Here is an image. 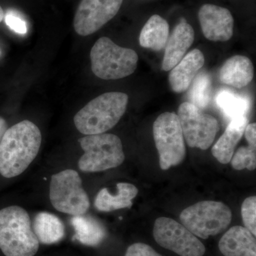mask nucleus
<instances>
[{"instance_id": "f257e3e1", "label": "nucleus", "mask_w": 256, "mask_h": 256, "mask_svg": "<svg viewBox=\"0 0 256 256\" xmlns=\"http://www.w3.org/2000/svg\"><path fill=\"white\" fill-rule=\"evenodd\" d=\"M42 133L28 120L8 128L0 142V174L13 178L22 174L40 152Z\"/></svg>"}, {"instance_id": "f03ea898", "label": "nucleus", "mask_w": 256, "mask_h": 256, "mask_svg": "<svg viewBox=\"0 0 256 256\" xmlns=\"http://www.w3.org/2000/svg\"><path fill=\"white\" fill-rule=\"evenodd\" d=\"M128 104L127 94L106 92L80 109L74 116V124L85 136L105 133L119 122L127 110Z\"/></svg>"}, {"instance_id": "7ed1b4c3", "label": "nucleus", "mask_w": 256, "mask_h": 256, "mask_svg": "<svg viewBox=\"0 0 256 256\" xmlns=\"http://www.w3.org/2000/svg\"><path fill=\"white\" fill-rule=\"evenodd\" d=\"M40 244L24 208L10 206L0 210V250L5 256H34Z\"/></svg>"}, {"instance_id": "20e7f679", "label": "nucleus", "mask_w": 256, "mask_h": 256, "mask_svg": "<svg viewBox=\"0 0 256 256\" xmlns=\"http://www.w3.org/2000/svg\"><path fill=\"white\" fill-rule=\"evenodd\" d=\"M92 72L104 80L126 78L134 73L138 56L134 50L116 44L110 38L101 37L90 50Z\"/></svg>"}, {"instance_id": "39448f33", "label": "nucleus", "mask_w": 256, "mask_h": 256, "mask_svg": "<svg viewBox=\"0 0 256 256\" xmlns=\"http://www.w3.org/2000/svg\"><path fill=\"white\" fill-rule=\"evenodd\" d=\"M84 154L78 161L82 172H99L118 168L124 163L122 142L114 134H92L78 140Z\"/></svg>"}, {"instance_id": "423d86ee", "label": "nucleus", "mask_w": 256, "mask_h": 256, "mask_svg": "<svg viewBox=\"0 0 256 256\" xmlns=\"http://www.w3.org/2000/svg\"><path fill=\"white\" fill-rule=\"evenodd\" d=\"M180 218L182 224L194 235L207 239L228 228L232 222V212L222 202L202 201L183 210Z\"/></svg>"}, {"instance_id": "0eeeda50", "label": "nucleus", "mask_w": 256, "mask_h": 256, "mask_svg": "<svg viewBox=\"0 0 256 256\" xmlns=\"http://www.w3.org/2000/svg\"><path fill=\"white\" fill-rule=\"evenodd\" d=\"M50 198L56 210L73 216L85 214L90 207L80 175L74 170H64L52 175Z\"/></svg>"}, {"instance_id": "6e6552de", "label": "nucleus", "mask_w": 256, "mask_h": 256, "mask_svg": "<svg viewBox=\"0 0 256 256\" xmlns=\"http://www.w3.org/2000/svg\"><path fill=\"white\" fill-rule=\"evenodd\" d=\"M153 136L162 170L181 164L186 156L184 138L178 114H160L153 124Z\"/></svg>"}, {"instance_id": "1a4fd4ad", "label": "nucleus", "mask_w": 256, "mask_h": 256, "mask_svg": "<svg viewBox=\"0 0 256 256\" xmlns=\"http://www.w3.org/2000/svg\"><path fill=\"white\" fill-rule=\"evenodd\" d=\"M178 116L188 146L203 150L208 149L220 130L217 120L188 102L180 105Z\"/></svg>"}, {"instance_id": "9d476101", "label": "nucleus", "mask_w": 256, "mask_h": 256, "mask_svg": "<svg viewBox=\"0 0 256 256\" xmlns=\"http://www.w3.org/2000/svg\"><path fill=\"white\" fill-rule=\"evenodd\" d=\"M153 236L160 246L180 256H203L204 245L183 224L176 220L160 217L153 228Z\"/></svg>"}, {"instance_id": "9b49d317", "label": "nucleus", "mask_w": 256, "mask_h": 256, "mask_svg": "<svg viewBox=\"0 0 256 256\" xmlns=\"http://www.w3.org/2000/svg\"><path fill=\"white\" fill-rule=\"evenodd\" d=\"M124 0H82L74 18V28L80 36L98 31L118 14Z\"/></svg>"}, {"instance_id": "f8f14e48", "label": "nucleus", "mask_w": 256, "mask_h": 256, "mask_svg": "<svg viewBox=\"0 0 256 256\" xmlns=\"http://www.w3.org/2000/svg\"><path fill=\"white\" fill-rule=\"evenodd\" d=\"M198 20L204 35L210 41L226 42L233 36L234 20L226 8L203 5L198 11Z\"/></svg>"}, {"instance_id": "ddd939ff", "label": "nucleus", "mask_w": 256, "mask_h": 256, "mask_svg": "<svg viewBox=\"0 0 256 256\" xmlns=\"http://www.w3.org/2000/svg\"><path fill=\"white\" fill-rule=\"evenodd\" d=\"M194 41V31L185 20L175 28L165 48L162 68L164 72L171 70L185 56Z\"/></svg>"}, {"instance_id": "4468645a", "label": "nucleus", "mask_w": 256, "mask_h": 256, "mask_svg": "<svg viewBox=\"0 0 256 256\" xmlns=\"http://www.w3.org/2000/svg\"><path fill=\"white\" fill-rule=\"evenodd\" d=\"M204 64V56L201 50H194L188 52L170 72L169 82L172 90L178 94L186 92Z\"/></svg>"}, {"instance_id": "2eb2a0df", "label": "nucleus", "mask_w": 256, "mask_h": 256, "mask_svg": "<svg viewBox=\"0 0 256 256\" xmlns=\"http://www.w3.org/2000/svg\"><path fill=\"white\" fill-rule=\"evenodd\" d=\"M218 248L224 256H256V236L245 227L233 226L220 238Z\"/></svg>"}, {"instance_id": "dca6fc26", "label": "nucleus", "mask_w": 256, "mask_h": 256, "mask_svg": "<svg viewBox=\"0 0 256 256\" xmlns=\"http://www.w3.org/2000/svg\"><path fill=\"white\" fill-rule=\"evenodd\" d=\"M254 76L252 60L244 56H234L224 62L220 70V82L236 88H242L252 82Z\"/></svg>"}, {"instance_id": "f3484780", "label": "nucleus", "mask_w": 256, "mask_h": 256, "mask_svg": "<svg viewBox=\"0 0 256 256\" xmlns=\"http://www.w3.org/2000/svg\"><path fill=\"white\" fill-rule=\"evenodd\" d=\"M248 122L247 116L232 120L225 132L214 146L212 154L222 164L230 162L236 146L242 139Z\"/></svg>"}, {"instance_id": "a211bd4d", "label": "nucleus", "mask_w": 256, "mask_h": 256, "mask_svg": "<svg viewBox=\"0 0 256 256\" xmlns=\"http://www.w3.org/2000/svg\"><path fill=\"white\" fill-rule=\"evenodd\" d=\"M117 194L112 195L108 188H104L98 193L94 206L102 212H110L121 208H131L132 200L138 194V188L132 184L121 182L117 184Z\"/></svg>"}, {"instance_id": "6ab92c4d", "label": "nucleus", "mask_w": 256, "mask_h": 256, "mask_svg": "<svg viewBox=\"0 0 256 256\" xmlns=\"http://www.w3.org/2000/svg\"><path fill=\"white\" fill-rule=\"evenodd\" d=\"M75 230L74 240L88 246H97L105 240L106 229L104 224L92 216H75L70 220Z\"/></svg>"}, {"instance_id": "aec40b11", "label": "nucleus", "mask_w": 256, "mask_h": 256, "mask_svg": "<svg viewBox=\"0 0 256 256\" xmlns=\"http://www.w3.org/2000/svg\"><path fill=\"white\" fill-rule=\"evenodd\" d=\"M40 242L45 245L56 244L65 236V226L56 216L48 212L37 214L32 226Z\"/></svg>"}, {"instance_id": "412c9836", "label": "nucleus", "mask_w": 256, "mask_h": 256, "mask_svg": "<svg viewBox=\"0 0 256 256\" xmlns=\"http://www.w3.org/2000/svg\"><path fill=\"white\" fill-rule=\"evenodd\" d=\"M169 35L170 28L168 22L160 15H152L140 32V44L144 48L160 50L166 46Z\"/></svg>"}, {"instance_id": "4be33fe9", "label": "nucleus", "mask_w": 256, "mask_h": 256, "mask_svg": "<svg viewBox=\"0 0 256 256\" xmlns=\"http://www.w3.org/2000/svg\"><path fill=\"white\" fill-rule=\"evenodd\" d=\"M216 104L224 116L230 120L247 116L250 109V101L246 96L239 95L227 89L218 92Z\"/></svg>"}, {"instance_id": "5701e85b", "label": "nucleus", "mask_w": 256, "mask_h": 256, "mask_svg": "<svg viewBox=\"0 0 256 256\" xmlns=\"http://www.w3.org/2000/svg\"><path fill=\"white\" fill-rule=\"evenodd\" d=\"M210 85L208 74L205 72L198 74L190 92V102L200 109L206 108L210 102Z\"/></svg>"}, {"instance_id": "b1692460", "label": "nucleus", "mask_w": 256, "mask_h": 256, "mask_svg": "<svg viewBox=\"0 0 256 256\" xmlns=\"http://www.w3.org/2000/svg\"><path fill=\"white\" fill-rule=\"evenodd\" d=\"M230 164L236 170H256V144H248L246 146L239 148L232 156Z\"/></svg>"}, {"instance_id": "393cba45", "label": "nucleus", "mask_w": 256, "mask_h": 256, "mask_svg": "<svg viewBox=\"0 0 256 256\" xmlns=\"http://www.w3.org/2000/svg\"><path fill=\"white\" fill-rule=\"evenodd\" d=\"M242 215L245 228L256 236V197H248L244 200L242 206Z\"/></svg>"}, {"instance_id": "a878e982", "label": "nucleus", "mask_w": 256, "mask_h": 256, "mask_svg": "<svg viewBox=\"0 0 256 256\" xmlns=\"http://www.w3.org/2000/svg\"><path fill=\"white\" fill-rule=\"evenodd\" d=\"M124 256H162L149 245L136 242L128 248Z\"/></svg>"}, {"instance_id": "bb28decb", "label": "nucleus", "mask_w": 256, "mask_h": 256, "mask_svg": "<svg viewBox=\"0 0 256 256\" xmlns=\"http://www.w3.org/2000/svg\"><path fill=\"white\" fill-rule=\"evenodd\" d=\"M5 23L12 31L20 34H25L28 32L26 23L22 18L12 12L4 15Z\"/></svg>"}, {"instance_id": "cd10ccee", "label": "nucleus", "mask_w": 256, "mask_h": 256, "mask_svg": "<svg viewBox=\"0 0 256 256\" xmlns=\"http://www.w3.org/2000/svg\"><path fill=\"white\" fill-rule=\"evenodd\" d=\"M245 136L248 144H256V124H247L246 128Z\"/></svg>"}, {"instance_id": "c85d7f7f", "label": "nucleus", "mask_w": 256, "mask_h": 256, "mask_svg": "<svg viewBox=\"0 0 256 256\" xmlns=\"http://www.w3.org/2000/svg\"><path fill=\"white\" fill-rule=\"evenodd\" d=\"M8 129V124H6V120L3 118L0 117V142Z\"/></svg>"}, {"instance_id": "c756f323", "label": "nucleus", "mask_w": 256, "mask_h": 256, "mask_svg": "<svg viewBox=\"0 0 256 256\" xmlns=\"http://www.w3.org/2000/svg\"><path fill=\"white\" fill-rule=\"evenodd\" d=\"M4 10H3L2 8V6H0V23L2 22V20H4Z\"/></svg>"}]
</instances>
